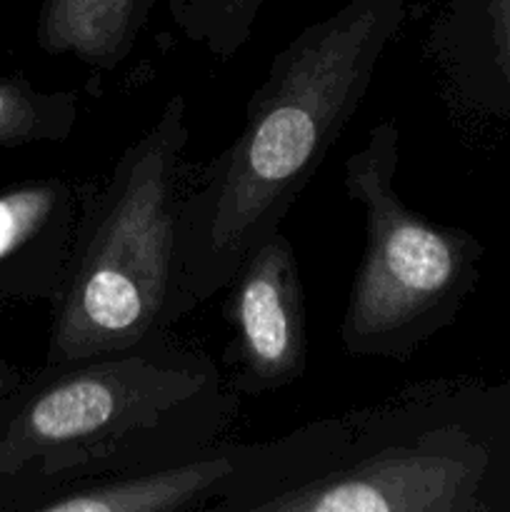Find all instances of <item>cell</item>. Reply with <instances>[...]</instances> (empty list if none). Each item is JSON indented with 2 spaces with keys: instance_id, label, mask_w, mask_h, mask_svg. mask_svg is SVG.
<instances>
[{
  "instance_id": "6da1fadb",
  "label": "cell",
  "mask_w": 510,
  "mask_h": 512,
  "mask_svg": "<svg viewBox=\"0 0 510 512\" xmlns=\"http://www.w3.org/2000/svg\"><path fill=\"white\" fill-rule=\"evenodd\" d=\"M493 393L418 380L375 403L235 443V473L210 512H473L503 503Z\"/></svg>"
},
{
  "instance_id": "7a4b0ae2",
  "label": "cell",
  "mask_w": 510,
  "mask_h": 512,
  "mask_svg": "<svg viewBox=\"0 0 510 512\" xmlns=\"http://www.w3.org/2000/svg\"><path fill=\"white\" fill-rule=\"evenodd\" d=\"M410 0H348L300 30L245 105L243 130L190 178L183 258L195 298L223 293L245 258L280 230L358 115Z\"/></svg>"
},
{
  "instance_id": "3957f363",
  "label": "cell",
  "mask_w": 510,
  "mask_h": 512,
  "mask_svg": "<svg viewBox=\"0 0 510 512\" xmlns=\"http://www.w3.org/2000/svg\"><path fill=\"white\" fill-rule=\"evenodd\" d=\"M5 405L0 480L23 485L30 510L65 485L183 463L225 443L240 395L210 355L160 330L45 365Z\"/></svg>"
},
{
  "instance_id": "277c9868",
  "label": "cell",
  "mask_w": 510,
  "mask_h": 512,
  "mask_svg": "<svg viewBox=\"0 0 510 512\" xmlns=\"http://www.w3.org/2000/svg\"><path fill=\"white\" fill-rule=\"evenodd\" d=\"M188 105L173 93L105 178L78 185V220L53 300L48 365L125 348L200 305L183 258Z\"/></svg>"
},
{
  "instance_id": "5b68a950",
  "label": "cell",
  "mask_w": 510,
  "mask_h": 512,
  "mask_svg": "<svg viewBox=\"0 0 510 512\" xmlns=\"http://www.w3.org/2000/svg\"><path fill=\"white\" fill-rule=\"evenodd\" d=\"M400 130L370 128L343 163V185L363 208L365 250L350 285L340 343L355 358L408 363L448 328L475 283L480 245L470 233L408 208L395 188Z\"/></svg>"
},
{
  "instance_id": "8992f818",
  "label": "cell",
  "mask_w": 510,
  "mask_h": 512,
  "mask_svg": "<svg viewBox=\"0 0 510 512\" xmlns=\"http://www.w3.org/2000/svg\"><path fill=\"white\" fill-rule=\"evenodd\" d=\"M223 318L230 343L223 350L230 388L268 395L298 383L308 370V328L298 255L275 230L240 263L225 285Z\"/></svg>"
},
{
  "instance_id": "52a82bcc",
  "label": "cell",
  "mask_w": 510,
  "mask_h": 512,
  "mask_svg": "<svg viewBox=\"0 0 510 512\" xmlns=\"http://www.w3.org/2000/svg\"><path fill=\"white\" fill-rule=\"evenodd\" d=\"M78 220V185L38 178L0 190V295L55 300Z\"/></svg>"
},
{
  "instance_id": "ba28073f",
  "label": "cell",
  "mask_w": 510,
  "mask_h": 512,
  "mask_svg": "<svg viewBox=\"0 0 510 512\" xmlns=\"http://www.w3.org/2000/svg\"><path fill=\"white\" fill-rule=\"evenodd\" d=\"M425 50L463 108L510 113V0H445Z\"/></svg>"
},
{
  "instance_id": "9c48e42d",
  "label": "cell",
  "mask_w": 510,
  "mask_h": 512,
  "mask_svg": "<svg viewBox=\"0 0 510 512\" xmlns=\"http://www.w3.org/2000/svg\"><path fill=\"white\" fill-rule=\"evenodd\" d=\"M235 473V443H220L183 463L85 480L53 490L35 512H195L213 510Z\"/></svg>"
},
{
  "instance_id": "30bf717a",
  "label": "cell",
  "mask_w": 510,
  "mask_h": 512,
  "mask_svg": "<svg viewBox=\"0 0 510 512\" xmlns=\"http://www.w3.org/2000/svg\"><path fill=\"white\" fill-rule=\"evenodd\" d=\"M158 0H43L35 38L48 55H70L93 70L130 58Z\"/></svg>"
},
{
  "instance_id": "8fae6325",
  "label": "cell",
  "mask_w": 510,
  "mask_h": 512,
  "mask_svg": "<svg viewBox=\"0 0 510 512\" xmlns=\"http://www.w3.org/2000/svg\"><path fill=\"white\" fill-rule=\"evenodd\" d=\"M78 118L73 90H38L18 75H0V148L63 143Z\"/></svg>"
},
{
  "instance_id": "7c38bea8",
  "label": "cell",
  "mask_w": 510,
  "mask_h": 512,
  "mask_svg": "<svg viewBox=\"0 0 510 512\" xmlns=\"http://www.w3.org/2000/svg\"><path fill=\"white\" fill-rule=\"evenodd\" d=\"M263 5L265 0H168V13L190 43L230 60L250 40Z\"/></svg>"
},
{
  "instance_id": "4fadbf2b",
  "label": "cell",
  "mask_w": 510,
  "mask_h": 512,
  "mask_svg": "<svg viewBox=\"0 0 510 512\" xmlns=\"http://www.w3.org/2000/svg\"><path fill=\"white\" fill-rule=\"evenodd\" d=\"M23 383H25V380L20 378L18 370L0 365V400L10 398V395H13L15 390H18Z\"/></svg>"
}]
</instances>
